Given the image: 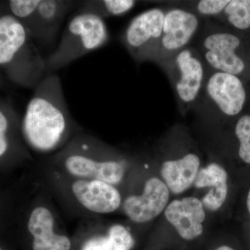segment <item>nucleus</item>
I'll use <instances>...</instances> for the list:
<instances>
[{"label":"nucleus","instance_id":"obj_2","mask_svg":"<svg viewBox=\"0 0 250 250\" xmlns=\"http://www.w3.org/2000/svg\"><path fill=\"white\" fill-rule=\"evenodd\" d=\"M108 41L109 33L104 20L95 15L77 12L62 31L57 48L45 59L47 75L101 48Z\"/></svg>","mask_w":250,"mask_h":250},{"label":"nucleus","instance_id":"obj_10","mask_svg":"<svg viewBox=\"0 0 250 250\" xmlns=\"http://www.w3.org/2000/svg\"><path fill=\"white\" fill-rule=\"evenodd\" d=\"M80 4L79 1L67 0H39L36 9L37 45L52 47L67 15Z\"/></svg>","mask_w":250,"mask_h":250},{"label":"nucleus","instance_id":"obj_24","mask_svg":"<svg viewBox=\"0 0 250 250\" xmlns=\"http://www.w3.org/2000/svg\"><path fill=\"white\" fill-rule=\"evenodd\" d=\"M0 250H2L1 249V248H0Z\"/></svg>","mask_w":250,"mask_h":250},{"label":"nucleus","instance_id":"obj_16","mask_svg":"<svg viewBox=\"0 0 250 250\" xmlns=\"http://www.w3.org/2000/svg\"><path fill=\"white\" fill-rule=\"evenodd\" d=\"M134 240L129 231L122 225H113L106 236L93 237L88 240L81 250H129Z\"/></svg>","mask_w":250,"mask_h":250},{"label":"nucleus","instance_id":"obj_18","mask_svg":"<svg viewBox=\"0 0 250 250\" xmlns=\"http://www.w3.org/2000/svg\"><path fill=\"white\" fill-rule=\"evenodd\" d=\"M219 16H224L238 30H248L250 28V0L229 1Z\"/></svg>","mask_w":250,"mask_h":250},{"label":"nucleus","instance_id":"obj_17","mask_svg":"<svg viewBox=\"0 0 250 250\" xmlns=\"http://www.w3.org/2000/svg\"><path fill=\"white\" fill-rule=\"evenodd\" d=\"M136 3L137 1L134 0H89L80 3L77 12L95 15L104 20L126 14Z\"/></svg>","mask_w":250,"mask_h":250},{"label":"nucleus","instance_id":"obj_14","mask_svg":"<svg viewBox=\"0 0 250 250\" xmlns=\"http://www.w3.org/2000/svg\"><path fill=\"white\" fill-rule=\"evenodd\" d=\"M200 166V157L195 153H188L180 159L165 161L161 167V177L169 191L177 195L193 184Z\"/></svg>","mask_w":250,"mask_h":250},{"label":"nucleus","instance_id":"obj_6","mask_svg":"<svg viewBox=\"0 0 250 250\" xmlns=\"http://www.w3.org/2000/svg\"><path fill=\"white\" fill-rule=\"evenodd\" d=\"M201 27V18L187 8L166 9L160 42L152 62L170 58L188 47Z\"/></svg>","mask_w":250,"mask_h":250},{"label":"nucleus","instance_id":"obj_23","mask_svg":"<svg viewBox=\"0 0 250 250\" xmlns=\"http://www.w3.org/2000/svg\"><path fill=\"white\" fill-rule=\"evenodd\" d=\"M215 250H235L234 249H233L232 248H231V247L228 246H223L219 247L218 249H216Z\"/></svg>","mask_w":250,"mask_h":250},{"label":"nucleus","instance_id":"obj_19","mask_svg":"<svg viewBox=\"0 0 250 250\" xmlns=\"http://www.w3.org/2000/svg\"><path fill=\"white\" fill-rule=\"evenodd\" d=\"M235 134L238 143V155L243 162L250 165V115H244L237 121Z\"/></svg>","mask_w":250,"mask_h":250},{"label":"nucleus","instance_id":"obj_8","mask_svg":"<svg viewBox=\"0 0 250 250\" xmlns=\"http://www.w3.org/2000/svg\"><path fill=\"white\" fill-rule=\"evenodd\" d=\"M169 197L170 191L165 183L154 177L146 182L142 195H133L125 200L124 210L134 223H146L165 209Z\"/></svg>","mask_w":250,"mask_h":250},{"label":"nucleus","instance_id":"obj_20","mask_svg":"<svg viewBox=\"0 0 250 250\" xmlns=\"http://www.w3.org/2000/svg\"><path fill=\"white\" fill-rule=\"evenodd\" d=\"M229 2V0H200L192 3L190 9L200 18L218 17Z\"/></svg>","mask_w":250,"mask_h":250},{"label":"nucleus","instance_id":"obj_15","mask_svg":"<svg viewBox=\"0 0 250 250\" xmlns=\"http://www.w3.org/2000/svg\"><path fill=\"white\" fill-rule=\"evenodd\" d=\"M228 172L218 164H210L199 170L194 186L210 188L201 201L205 208L215 211L224 205L228 194Z\"/></svg>","mask_w":250,"mask_h":250},{"label":"nucleus","instance_id":"obj_7","mask_svg":"<svg viewBox=\"0 0 250 250\" xmlns=\"http://www.w3.org/2000/svg\"><path fill=\"white\" fill-rule=\"evenodd\" d=\"M204 88L212 103L226 116H237L246 105V88L236 75L212 71L206 77Z\"/></svg>","mask_w":250,"mask_h":250},{"label":"nucleus","instance_id":"obj_1","mask_svg":"<svg viewBox=\"0 0 250 250\" xmlns=\"http://www.w3.org/2000/svg\"><path fill=\"white\" fill-rule=\"evenodd\" d=\"M69 116L60 77L47 74L36 87L26 107L22 123L26 142L39 152L57 149L68 131Z\"/></svg>","mask_w":250,"mask_h":250},{"label":"nucleus","instance_id":"obj_11","mask_svg":"<svg viewBox=\"0 0 250 250\" xmlns=\"http://www.w3.org/2000/svg\"><path fill=\"white\" fill-rule=\"evenodd\" d=\"M72 192L87 209L109 213L119 208L121 197L111 184L97 180H79L72 184Z\"/></svg>","mask_w":250,"mask_h":250},{"label":"nucleus","instance_id":"obj_4","mask_svg":"<svg viewBox=\"0 0 250 250\" xmlns=\"http://www.w3.org/2000/svg\"><path fill=\"white\" fill-rule=\"evenodd\" d=\"M197 49L212 71L238 77L248 72L249 63L245 57L243 42L237 34L210 24L202 33Z\"/></svg>","mask_w":250,"mask_h":250},{"label":"nucleus","instance_id":"obj_12","mask_svg":"<svg viewBox=\"0 0 250 250\" xmlns=\"http://www.w3.org/2000/svg\"><path fill=\"white\" fill-rule=\"evenodd\" d=\"M65 167L72 175L100 181L111 185L121 182L125 172L123 163L96 161L83 154H70L65 158Z\"/></svg>","mask_w":250,"mask_h":250},{"label":"nucleus","instance_id":"obj_21","mask_svg":"<svg viewBox=\"0 0 250 250\" xmlns=\"http://www.w3.org/2000/svg\"><path fill=\"white\" fill-rule=\"evenodd\" d=\"M9 118L4 108H0V157L4 155L9 148L7 133L9 129Z\"/></svg>","mask_w":250,"mask_h":250},{"label":"nucleus","instance_id":"obj_13","mask_svg":"<svg viewBox=\"0 0 250 250\" xmlns=\"http://www.w3.org/2000/svg\"><path fill=\"white\" fill-rule=\"evenodd\" d=\"M53 228L54 218L47 208L38 207L33 210L28 223V229L34 238L33 250H70V240L56 234Z\"/></svg>","mask_w":250,"mask_h":250},{"label":"nucleus","instance_id":"obj_22","mask_svg":"<svg viewBox=\"0 0 250 250\" xmlns=\"http://www.w3.org/2000/svg\"><path fill=\"white\" fill-rule=\"evenodd\" d=\"M247 208L250 214V189L248 192V197H247Z\"/></svg>","mask_w":250,"mask_h":250},{"label":"nucleus","instance_id":"obj_9","mask_svg":"<svg viewBox=\"0 0 250 250\" xmlns=\"http://www.w3.org/2000/svg\"><path fill=\"white\" fill-rule=\"evenodd\" d=\"M164 215L184 239L192 241L203 233L205 207L196 197L174 200L166 207Z\"/></svg>","mask_w":250,"mask_h":250},{"label":"nucleus","instance_id":"obj_5","mask_svg":"<svg viewBox=\"0 0 250 250\" xmlns=\"http://www.w3.org/2000/svg\"><path fill=\"white\" fill-rule=\"evenodd\" d=\"M165 11L163 8L146 10L125 29L123 44L136 62H152L160 42Z\"/></svg>","mask_w":250,"mask_h":250},{"label":"nucleus","instance_id":"obj_3","mask_svg":"<svg viewBox=\"0 0 250 250\" xmlns=\"http://www.w3.org/2000/svg\"><path fill=\"white\" fill-rule=\"evenodd\" d=\"M168 77L182 113L196 103L205 85L206 64L198 49L188 46L158 62Z\"/></svg>","mask_w":250,"mask_h":250}]
</instances>
